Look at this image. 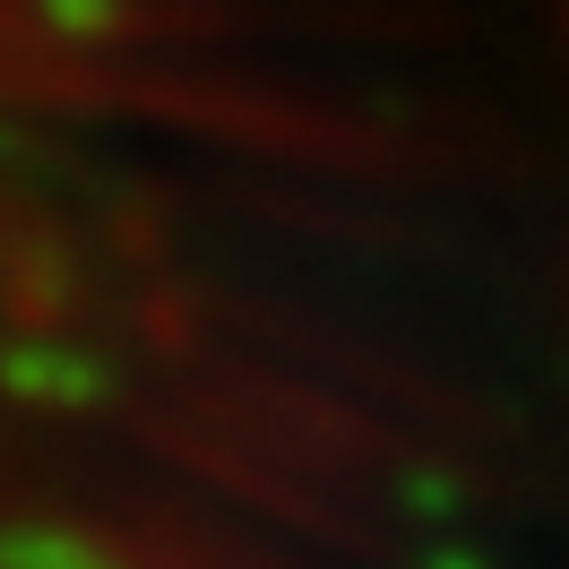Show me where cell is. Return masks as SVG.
<instances>
[{
    "label": "cell",
    "instance_id": "6da1fadb",
    "mask_svg": "<svg viewBox=\"0 0 569 569\" xmlns=\"http://www.w3.org/2000/svg\"><path fill=\"white\" fill-rule=\"evenodd\" d=\"M0 569H569V0H0Z\"/></svg>",
    "mask_w": 569,
    "mask_h": 569
}]
</instances>
